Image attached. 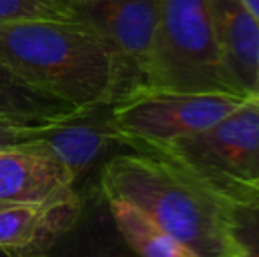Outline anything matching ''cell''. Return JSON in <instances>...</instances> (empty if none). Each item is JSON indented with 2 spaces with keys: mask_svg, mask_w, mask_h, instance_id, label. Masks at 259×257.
Listing matches in <instances>:
<instances>
[{
  "mask_svg": "<svg viewBox=\"0 0 259 257\" xmlns=\"http://www.w3.org/2000/svg\"><path fill=\"white\" fill-rule=\"evenodd\" d=\"M101 190L106 199L138 206L194 257H243L233 233L231 206L162 153H115L101 168Z\"/></svg>",
  "mask_w": 259,
  "mask_h": 257,
  "instance_id": "obj_1",
  "label": "cell"
},
{
  "mask_svg": "<svg viewBox=\"0 0 259 257\" xmlns=\"http://www.w3.org/2000/svg\"><path fill=\"white\" fill-rule=\"evenodd\" d=\"M0 60L28 85L78 110L111 104L129 86L111 49L79 20L0 23Z\"/></svg>",
  "mask_w": 259,
  "mask_h": 257,
  "instance_id": "obj_2",
  "label": "cell"
},
{
  "mask_svg": "<svg viewBox=\"0 0 259 257\" xmlns=\"http://www.w3.org/2000/svg\"><path fill=\"white\" fill-rule=\"evenodd\" d=\"M229 206H259V97L221 122L157 148Z\"/></svg>",
  "mask_w": 259,
  "mask_h": 257,
  "instance_id": "obj_3",
  "label": "cell"
},
{
  "mask_svg": "<svg viewBox=\"0 0 259 257\" xmlns=\"http://www.w3.org/2000/svg\"><path fill=\"white\" fill-rule=\"evenodd\" d=\"M159 18L145 85L243 95L226 65L208 0H157Z\"/></svg>",
  "mask_w": 259,
  "mask_h": 257,
  "instance_id": "obj_4",
  "label": "cell"
},
{
  "mask_svg": "<svg viewBox=\"0 0 259 257\" xmlns=\"http://www.w3.org/2000/svg\"><path fill=\"white\" fill-rule=\"evenodd\" d=\"M249 97L221 92H180L136 85L111 102V120L122 141L152 151L221 122Z\"/></svg>",
  "mask_w": 259,
  "mask_h": 257,
  "instance_id": "obj_5",
  "label": "cell"
},
{
  "mask_svg": "<svg viewBox=\"0 0 259 257\" xmlns=\"http://www.w3.org/2000/svg\"><path fill=\"white\" fill-rule=\"evenodd\" d=\"M79 21L111 49L127 78V90L145 85L154 52L157 0H71Z\"/></svg>",
  "mask_w": 259,
  "mask_h": 257,
  "instance_id": "obj_6",
  "label": "cell"
},
{
  "mask_svg": "<svg viewBox=\"0 0 259 257\" xmlns=\"http://www.w3.org/2000/svg\"><path fill=\"white\" fill-rule=\"evenodd\" d=\"M21 146L42 151L69 171L74 189L116 148L131 150L118 136L111 120V104L78 110L67 118L48 125L34 141Z\"/></svg>",
  "mask_w": 259,
  "mask_h": 257,
  "instance_id": "obj_7",
  "label": "cell"
},
{
  "mask_svg": "<svg viewBox=\"0 0 259 257\" xmlns=\"http://www.w3.org/2000/svg\"><path fill=\"white\" fill-rule=\"evenodd\" d=\"M78 192L41 202L0 208V252L11 257L46 255L78 224Z\"/></svg>",
  "mask_w": 259,
  "mask_h": 257,
  "instance_id": "obj_8",
  "label": "cell"
},
{
  "mask_svg": "<svg viewBox=\"0 0 259 257\" xmlns=\"http://www.w3.org/2000/svg\"><path fill=\"white\" fill-rule=\"evenodd\" d=\"M78 192L69 171L42 151L27 146L0 150V208L41 202Z\"/></svg>",
  "mask_w": 259,
  "mask_h": 257,
  "instance_id": "obj_9",
  "label": "cell"
},
{
  "mask_svg": "<svg viewBox=\"0 0 259 257\" xmlns=\"http://www.w3.org/2000/svg\"><path fill=\"white\" fill-rule=\"evenodd\" d=\"M226 65L247 97H259V28L242 0H208Z\"/></svg>",
  "mask_w": 259,
  "mask_h": 257,
  "instance_id": "obj_10",
  "label": "cell"
},
{
  "mask_svg": "<svg viewBox=\"0 0 259 257\" xmlns=\"http://www.w3.org/2000/svg\"><path fill=\"white\" fill-rule=\"evenodd\" d=\"M78 108L37 90L0 60V118L20 125H50Z\"/></svg>",
  "mask_w": 259,
  "mask_h": 257,
  "instance_id": "obj_11",
  "label": "cell"
},
{
  "mask_svg": "<svg viewBox=\"0 0 259 257\" xmlns=\"http://www.w3.org/2000/svg\"><path fill=\"white\" fill-rule=\"evenodd\" d=\"M116 231L133 252L145 257H194L155 220L123 199H106Z\"/></svg>",
  "mask_w": 259,
  "mask_h": 257,
  "instance_id": "obj_12",
  "label": "cell"
},
{
  "mask_svg": "<svg viewBox=\"0 0 259 257\" xmlns=\"http://www.w3.org/2000/svg\"><path fill=\"white\" fill-rule=\"evenodd\" d=\"M27 20H78L69 0H0V23Z\"/></svg>",
  "mask_w": 259,
  "mask_h": 257,
  "instance_id": "obj_13",
  "label": "cell"
},
{
  "mask_svg": "<svg viewBox=\"0 0 259 257\" xmlns=\"http://www.w3.org/2000/svg\"><path fill=\"white\" fill-rule=\"evenodd\" d=\"M45 127L48 125H20L0 118V150L30 143L42 132Z\"/></svg>",
  "mask_w": 259,
  "mask_h": 257,
  "instance_id": "obj_14",
  "label": "cell"
},
{
  "mask_svg": "<svg viewBox=\"0 0 259 257\" xmlns=\"http://www.w3.org/2000/svg\"><path fill=\"white\" fill-rule=\"evenodd\" d=\"M242 2L245 4L249 13L254 16V20H256V23H257V28H259V0H242Z\"/></svg>",
  "mask_w": 259,
  "mask_h": 257,
  "instance_id": "obj_15",
  "label": "cell"
},
{
  "mask_svg": "<svg viewBox=\"0 0 259 257\" xmlns=\"http://www.w3.org/2000/svg\"><path fill=\"white\" fill-rule=\"evenodd\" d=\"M69 2H71V0H69Z\"/></svg>",
  "mask_w": 259,
  "mask_h": 257,
  "instance_id": "obj_16",
  "label": "cell"
}]
</instances>
